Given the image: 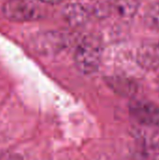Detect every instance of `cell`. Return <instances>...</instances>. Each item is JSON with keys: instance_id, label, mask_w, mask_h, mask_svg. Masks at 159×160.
<instances>
[{"instance_id": "cell-4", "label": "cell", "mask_w": 159, "mask_h": 160, "mask_svg": "<svg viewBox=\"0 0 159 160\" xmlns=\"http://www.w3.org/2000/svg\"><path fill=\"white\" fill-rule=\"evenodd\" d=\"M63 16L69 25L73 27H79L82 26L88 22L90 13L88 9L82 4L70 3L65 7L63 10Z\"/></svg>"}, {"instance_id": "cell-2", "label": "cell", "mask_w": 159, "mask_h": 160, "mask_svg": "<svg viewBox=\"0 0 159 160\" xmlns=\"http://www.w3.org/2000/svg\"><path fill=\"white\" fill-rule=\"evenodd\" d=\"M2 9L5 17L13 22H29L38 16L37 7L28 0H7Z\"/></svg>"}, {"instance_id": "cell-6", "label": "cell", "mask_w": 159, "mask_h": 160, "mask_svg": "<svg viewBox=\"0 0 159 160\" xmlns=\"http://www.w3.org/2000/svg\"><path fill=\"white\" fill-rule=\"evenodd\" d=\"M111 6L120 17L131 18L140 8V0H111Z\"/></svg>"}, {"instance_id": "cell-3", "label": "cell", "mask_w": 159, "mask_h": 160, "mask_svg": "<svg viewBox=\"0 0 159 160\" xmlns=\"http://www.w3.org/2000/svg\"><path fill=\"white\" fill-rule=\"evenodd\" d=\"M129 111L139 123L149 127H159L158 105L147 100H134L130 103Z\"/></svg>"}, {"instance_id": "cell-1", "label": "cell", "mask_w": 159, "mask_h": 160, "mask_svg": "<svg viewBox=\"0 0 159 160\" xmlns=\"http://www.w3.org/2000/svg\"><path fill=\"white\" fill-rule=\"evenodd\" d=\"M102 52L103 47L99 38L94 35L84 37L74 53L77 68L84 74L94 73L101 63Z\"/></svg>"}, {"instance_id": "cell-7", "label": "cell", "mask_w": 159, "mask_h": 160, "mask_svg": "<svg viewBox=\"0 0 159 160\" xmlns=\"http://www.w3.org/2000/svg\"><path fill=\"white\" fill-rule=\"evenodd\" d=\"M147 23L159 31V2L153 4L146 12Z\"/></svg>"}, {"instance_id": "cell-8", "label": "cell", "mask_w": 159, "mask_h": 160, "mask_svg": "<svg viewBox=\"0 0 159 160\" xmlns=\"http://www.w3.org/2000/svg\"><path fill=\"white\" fill-rule=\"evenodd\" d=\"M39 1H41V2H43V3H46V4H52V5H53V4H58V3H60L62 0H39Z\"/></svg>"}, {"instance_id": "cell-5", "label": "cell", "mask_w": 159, "mask_h": 160, "mask_svg": "<svg viewBox=\"0 0 159 160\" xmlns=\"http://www.w3.org/2000/svg\"><path fill=\"white\" fill-rule=\"evenodd\" d=\"M65 45L64 38L58 33H45L36 38L35 48L41 53H52Z\"/></svg>"}]
</instances>
